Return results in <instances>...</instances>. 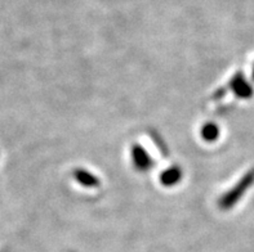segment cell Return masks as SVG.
I'll return each mask as SVG.
<instances>
[{"label":"cell","instance_id":"obj_1","mask_svg":"<svg viewBox=\"0 0 254 252\" xmlns=\"http://www.w3.org/2000/svg\"><path fill=\"white\" fill-rule=\"evenodd\" d=\"M253 183H254V169H252L247 175L243 176V179L238 183L236 187H234V188L227 193V195L223 196L222 200H221V206H222L223 208H229L231 207V206H234V204L240 200V197L244 195L245 192L248 191V188L253 184Z\"/></svg>","mask_w":254,"mask_h":252},{"label":"cell","instance_id":"obj_2","mask_svg":"<svg viewBox=\"0 0 254 252\" xmlns=\"http://www.w3.org/2000/svg\"><path fill=\"white\" fill-rule=\"evenodd\" d=\"M231 88L239 98H251L253 94L252 86L247 83L242 74H238L231 80Z\"/></svg>","mask_w":254,"mask_h":252},{"label":"cell","instance_id":"obj_3","mask_svg":"<svg viewBox=\"0 0 254 252\" xmlns=\"http://www.w3.org/2000/svg\"><path fill=\"white\" fill-rule=\"evenodd\" d=\"M218 135V129L216 125H208L204 128V138L208 141H214Z\"/></svg>","mask_w":254,"mask_h":252},{"label":"cell","instance_id":"obj_4","mask_svg":"<svg viewBox=\"0 0 254 252\" xmlns=\"http://www.w3.org/2000/svg\"><path fill=\"white\" fill-rule=\"evenodd\" d=\"M253 79H254V68H253Z\"/></svg>","mask_w":254,"mask_h":252}]
</instances>
